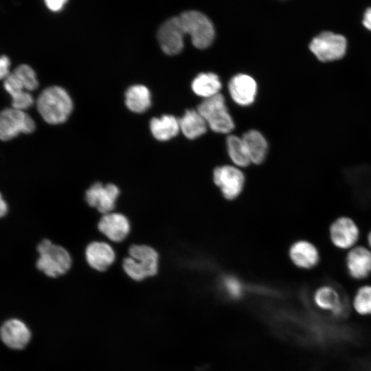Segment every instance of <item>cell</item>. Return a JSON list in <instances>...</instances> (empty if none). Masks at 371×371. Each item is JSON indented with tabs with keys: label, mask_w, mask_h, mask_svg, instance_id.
<instances>
[{
	"label": "cell",
	"mask_w": 371,
	"mask_h": 371,
	"mask_svg": "<svg viewBox=\"0 0 371 371\" xmlns=\"http://www.w3.org/2000/svg\"><path fill=\"white\" fill-rule=\"evenodd\" d=\"M309 300L316 311L335 320L346 319L351 312L349 300L333 284L324 283L316 286Z\"/></svg>",
	"instance_id": "obj_1"
},
{
	"label": "cell",
	"mask_w": 371,
	"mask_h": 371,
	"mask_svg": "<svg viewBox=\"0 0 371 371\" xmlns=\"http://www.w3.org/2000/svg\"><path fill=\"white\" fill-rule=\"evenodd\" d=\"M38 111L51 124L65 122L72 110V102L62 87L53 86L43 90L36 102Z\"/></svg>",
	"instance_id": "obj_2"
},
{
	"label": "cell",
	"mask_w": 371,
	"mask_h": 371,
	"mask_svg": "<svg viewBox=\"0 0 371 371\" xmlns=\"http://www.w3.org/2000/svg\"><path fill=\"white\" fill-rule=\"evenodd\" d=\"M128 255L123 260L122 267L133 280L141 281L157 273L159 255L153 247L146 245H133L128 249Z\"/></svg>",
	"instance_id": "obj_3"
},
{
	"label": "cell",
	"mask_w": 371,
	"mask_h": 371,
	"mask_svg": "<svg viewBox=\"0 0 371 371\" xmlns=\"http://www.w3.org/2000/svg\"><path fill=\"white\" fill-rule=\"evenodd\" d=\"M38 257L36 268L49 278H58L65 274L71 268V258L63 247L43 239L37 246Z\"/></svg>",
	"instance_id": "obj_4"
},
{
	"label": "cell",
	"mask_w": 371,
	"mask_h": 371,
	"mask_svg": "<svg viewBox=\"0 0 371 371\" xmlns=\"http://www.w3.org/2000/svg\"><path fill=\"white\" fill-rule=\"evenodd\" d=\"M179 19L184 33L190 34L194 47L205 49L212 43L215 36L214 27L205 14L190 10L183 12Z\"/></svg>",
	"instance_id": "obj_5"
},
{
	"label": "cell",
	"mask_w": 371,
	"mask_h": 371,
	"mask_svg": "<svg viewBox=\"0 0 371 371\" xmlns=\"http://www.w3.org/2000/svg\"><path fill=\"white\" fill-rule=\"evenodd\" d=\"M197 111L214 132L227 133L234 128V121L221 93L204 100L198 106Z\"/></svg>",
	"instance_id": "obj_6"
},
{
	"label": "cell",
	"mask_w": 371,
	"mask_h": 371,
	"mask_svg": "<svg viewBox=\"0 0 371 371\" xmlns=\"http://www.w3.org/2000/svg\"><path fill=\"white\" fill-rule=\"evenodd\" d=\"M328 237L337 249L349 251L358 245L361 230L357 223L348 216H340L334 219L328 227Z\"/></svg>",
	"instance_id": "obj_7"
},
{
	"label": "cell",
	"mask_w": 371,
	"mask_h": 371,
	"mask_svg": "<svg viewBox=\"0 0 371 371\" xmlns=\"http://www.w3.org/2000/svg\"><path fill=\"white\" fill-rule=\"evenodd\" d=\"M346 38L332 32H323L314 37L309 44V49L317 58L322 62L341 58L346 54Z\"/></svg>",
	"instance_id": "obj_8"
},
{
	"label": "cell",
	"mask_w": 371,
	"mask_h": 371,
	"mask_svg": "<svg viewBox=\"0 0 371 371\" xmlns=\"http://www.w3.org/2000/svg\"><path fill=\"white\" fill-rule=\"evenodd\" d=\"M35 129L32 118L22 110L3 109L0 115V138L8 141L19 133H30Z\"/></svg>",
	"instance_id": "obj_9"
},
{
	"label": "cell",
	"mask_w": 371,
	"mask_h": 371,
	"mask_svg": "<svg viewBox=\"0 0 371 371\" xmlns=\"http://www.w3.org/2000/svg\"><path fill=\"white\" fill-rule=\"evenodd\" d=\"M120 191L113 183L103 185L100 182L92 184L85 192L87 204L102 214L112 212Z\"/></svg>",
	"instance_id": "obj_10"
},
{
	"label": "cell",
	"mask_w": 371,
	"mask_h": 371,
	"mask_svg": "<svg viewBox=\"0 0 371 371\" xmlns=\"http://www.w3.org/2000/svg\"><path fill=\"white\" fill-rule=\"evenodd\" d=\"M345 267L352 280L366 281L371 276V249L361 245L350 249L345 257Z\"/></svg>",
	"instance_id": "obj_11"
},
{
	"label": "cell",
	"mask_w": 371,
	"mask_h": 371,
	"mask_svg": "<svg viewBox=\"0 0 371 371\" xmlns=\"http://www.w3.org/2000/svg\"><path fill=\"white\" fill-rule=\"evenodd\" d=\"M289 257L297 269L309 271L318 266L321 260L320 251L317 245L307 239L294 241L289 248Z\"/></svg>",
	"instance_id": "obj_12"
},
{
	"label": "cell",
	"mask_w": 371,
	"mask_h": 371,
	"mask_svg": "<svg viewBox=\"0 0 371 371\" xmlns=\"http://www.w3.org/2000/svg\"><path fill=\"white\" fill-rule=\"evenodd\" d=\"M213 179L223 196L229 200L240 194L245 182L244 175L238 168L226 165L214 169Z\"/></svg>",
	"instance_id": "obj_13"
},
{
	"label": "cell",
	"mask_w": 371,
	"mask_h": 371,
	"mask_svg": "<svg viewBox=\"0 0 371 371\" xmlns=\"http://www.w3.org/2000/svg\"><path fill=\"white\" fill-rule=\"evenodd\" d=\"M184 34L179 16L166 21L157 32V38L162 50L168 55L179 54L183 47Z\"/></svg>",
	"instance_id": "obj_14"
},
{
	"label": "cell",
	"mask_w": 371,
	"mask_h": 371,
	"mask_svg": "<svg viewBox=\"0 0 371 371\" xmlns=\"http://www.w3.org/2000/svg\"><path fill=\"white\" fill-rule=\"evenodd\" d=\"M3 343L12 350H23L30 341L32 333L27 324L17 318L5 321L1 326Z\"/></svg>",
	"instance_id": "obj_15"
},
{
	"label": "cell",
	"mask_w": 371,
	"mask_h": 371,
	"mask_svg": "<svg viewBox=\"0 0 371 371\" xmlns=\"http://www.w3.org/2000/svg\"><path fill=\"white\" fill-rule=\"evenodd\" d=\"M98 228L108 239L119 243L128 235L131 225L125 215L111 212L102 215L98 222Z\"/></svg>",
	"instance_id": "obj_16"
},
{
	"label": "cell",
	"mask_w": 371,
	"mask_h": 371,
	"mask_svg": "<svg viewBox=\"0 0 371 371\" xmlns=\"http://www.w3.org/2000/svg\"><path fill=\"white\" fill-rule=\"evenodd\" d=\"M85 259L92 269L98 271H104L114 262L115 253L109 244L93 241L86 247Z\"/></svg>",
	"instance_id": "obj_17"
},
{
	"label": "cell",
	"mask_w": 371,
	"mask_h": 371,
	"mask_svg": "<svg viewBox=\"0 0 371 371\" xmlns=\"http://www.w3.org/2000/svg\"><path fill=\"white\" fill-rule=\"evenodd\" d=\"M228 88L232 99L237 104L247 106L254 101L257 85L252 77L243 74H237L230 80Z\"/></svg>",
	"instance_id": "obj_18"
},
{
	"label": "cell",
	"mask_w": 371,
	"mask_h": 371,
	"mask_svg": "<svg viewBox=\"0 0 371 371\" xmlns=\"http://www.w3.org/2000/svg\"><path fill=\"white\" fill-rule=\"evenodd\" d=\"M242 139L251 162L261 164L268 152V144L264 136L258 131L250 130L243 135Z\"/></svg>",
	"instance_id": "obj_19"
},
{
	"label": "cell",
	"mask_w": 371,
	"mask_h": 371,
	"mask_svg": "<svg viewBox=\"0 0 371 371\" xmlns=\"http://www.w3.org/2000/svg\"><path fill=\"white\" fill-rule=\"evenodd\" d=\"M349 303L352 313L359 317L371 318V283L359 285L353 292Z\"/></svg>",
	"instance_id": "obj_20"
},
{
	"label": "cell",
	"mask_w": 371,
	"mask_h": 371,
	"mask_svg": "<svg viewBox=\"0 0 371 371\" xmlns=\"http://www.w3.org/2000/svg\"><path fill=\"white\" fill-rule=\"evenodd\" d=\"M179 124L183 135L188 139H194L204 134L207 131V122L198 111L186 110L179 120Z\"/></svg>",
	"instance_id": "obj_21"
},
{
	"label": "cell",
	"mask_w": 371,
	"mask_h": 371,
	"mask_svg": "<svg viewBox=\"0 0 371 371\" xmlns=\"http://www.w3.org/2000/svg\"><path fill=\"white\" fill-rule=\"evenodd\" d=\"M150 128L155 139L167 141L178 134L180 126L175 117L164 115L160 118L153 117L150 122Z\"/></svg>",
	"instance_id": "obj_22"
},
{
	"label": "cell",
	"mask_w": 371,
	"mask_h": 371,
	"mask_svg": "<svg viewBox=\"0 0 371 371\" xmlns=\"http://www.w3.org/2000/svg\"><path fill=\"white\" fill-rule=\"evenodd\" d=\"M126 105L135 113H143L150 106V93L148 89L141 85L129 87L125 94Z\"/></svg>",
	"instance_id": "obj_23"
},
{
	"label": "cell",
	"mask_w": 371,
	"mask_h": 371,
	"mask_svg": "<svg viewBox=\"0 0 371 371\" xmlns=\"http://www.w3.org/2000/svg\"><path fill=\"white\" fill-rule=\"evenodd\" d=\"M221 88L218 76L212 72L199 74L192 82V89L198 95L206 98L218 93Z\"/></svg>",
	"instance_id": "obj_24"
},
{
	"label": "cell",
	"mask_w": 371,
	"mask_h": 371,
	"mask_svg": "<svg viewBox=\"0 0 371 371\" xmlns=\"http://www.w3.org/2000/svg\"><path fill=\"white\" fill-rule=\"evenodd\" d=\"M226 142L228 155L232 161L240 167L249 166L251 161L242 138L229 135Z\"/></svg>",
	"instance_id": "obj_25"
},
{
	"label": "cell",
	"mask_w": 371,
	"mask_h": 371,
	"mask_svg": "<svg viewBox=\"0 0 371 371\" xmlns=\"http://www.w3.org/2000/svg\"><path fill=\"white\" fill-rule=\"evenodd\" d=\"M14 76L19 80L25 89L32 91L37 88L38 81L34 71L27 65H21L13 71Z\"/></svg>",
	"instance_id": "obj_26"
},
{
	"label": "cell",
	"mask_w": 371,
	"mask_h": 371,
	"mask_svg": "<svg viewBox=\"0 0 371 371\" xmlns=\"http://www.w3.org/2000/svg\"><path fill=\"white\" fill-rule=\"evenodd\" d=\"M3 87L10 93L12 98H14L25 92L24 87L13 73L4 79Z\"/></svg>",
	"instance_id": "obj_27"
},
{
	"label": "cell",
	"mask_w": 371,
	"mask_h": 371,
	"mask_svg": "<svg viewBox=\"0 0 371 371\" xmlns=\"http://www.w3.org/2000/svg\"><path fill=\"white\" fill-rule=\"evenodd\" d=\"M32 104L33 98L32 95L26 91L19 96L13 98L12 101V108L22 111L31 106Z\"/></svg>",
	"instance_id": "obj_28"
},
{
	"label": "cell",
	"mask_w": 371,
	"mask_h": 371,
	"mask_svg": "<svg viewBox=\"0 0 371 371\" xmlns=\"http://www.w3.org/2000/svg\"><path fill=\"white\" fill-rule=\"evenodd\" d=\"M225 285L229 293L234 296H238L241 293V286L238 280L233 278L225 279Z\"/></svg>",
	"instance_id": "obj_29"
},
{
	"label": "cell",
	"mask_w": 371,
	"mask_h": 371,
	"mask_svg": "<svg viewBox=\"0 0 371 371\" xmlns=\"http://www.w3.org/2000/svg\"><path fill=\"white\" fill-rule=\"evenodd\" d=\"M9 66V58L6 56L2 55L0 59V77L1 79H5L10 75Z\"/></svg>",
	"instance_id": "obj_30"
},
{
	"label": "cell",
	"mask_w": 371,
	"mask_h": 371,
	"mask_svg": "<svg viewBox=\"0 0 371 371\" xmlns=\"http://www.w3.org/2000/svg\"><path fill=\"white\" fill-rule=\"evenodd\" d=\"M66 2L65 0H47L45 1L46 6L54 12L60 10Z\"/></svg>",
	"instance_id": "obj_31"
},
{
	"label": "cell",
	"mask_w": 371,
	"mask_h": 371,
	"mask_svg": "<svg viewBox=\"0 0 371 371\" xmlns=\"http://www.w3.org/2000/svg\"><path fill=\"white\" fill-rule=\"evenodd\" d=\"M363 24L366 28L371 31V7L368 8L363 14Z\"/></svg>",
	"instance_id": "obj_32"
},
{
	"label": "cell",
	"mask_w": 371,
	"mask_h": 371,
	"mask_svg": "<svg viewBox=\"0 0 371 371\" xmlns=\"http://www.w3.org/2000/svg\"><path fill=\"white\" fill-rule=\"evenodd\" d=\"M0 199V216L3 217L6 215L8 207L6 201L3 199L2 195H1Z\"/></svg>",
	"instance_id": "obj_33"
},
{
	"label": "cell",
	"mask_w": 371,
	"mask_h": 371,
	"mask_svg": "<svg viewBox=\"0 0 371 371\" xmlns=\"http://www.w3.org/2000/svg\"><path fill=\"white\" fill-rule=\"evenodd\" d=\"M366 242L367 246L371 249V229L367 234Z\"/></svg>",
	"instance_id": "obj_34"
}]
</instances>
